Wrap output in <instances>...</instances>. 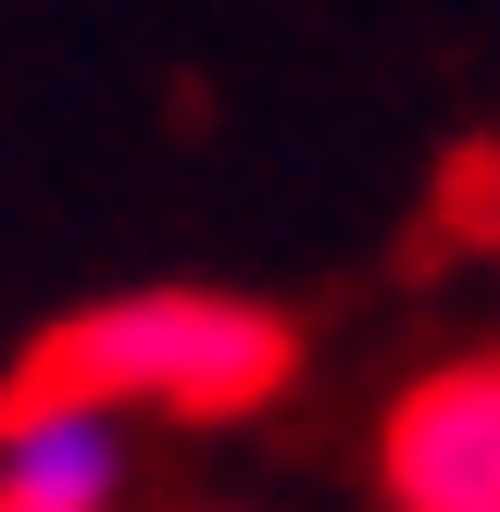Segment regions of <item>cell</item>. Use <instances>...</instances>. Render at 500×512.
<instances>
[{
    "instance_id": "2",
    "label": "cell",
    "mask_w": 500,
    "mask_h": 512,
    "mask_svg": "<svg viewBox=\"0 0 500 512\" xmlns=\"http://www.w3.org/2000/svg\"><path fill=\"white\" fill-rule=\"evenodd\" d=\"M375 488H388V512H500V350L438 363L388 400Z\"/></svg>"
},
{
    "instance_id": "3",
    "label": "cell",
    "mask_w": 500,
    "mask_h": 512,
    "mask_svg": "<svg viewBox=\"0 0 500 512\" xmlns=\"http://www.w3.org/2000/svg\"><path fill=\"white\" fill-rule=\"evenodd\" d=\"M0 488H13L25 512H113V488H125V413L13 388L0 400Z\"/></svg>"
},
{
    "instance_id": "4",
    "label": "cell",
    "mask_w": 500,
    "mask_h": 512,
    "mask_svg": "<svg viewBox=\"0 0 500 512\" xmlns=\"http://www.w3.org/2000/svg\"><path fill=\"white\" fill-rule=\"evenodd\" d=\"M0 512H25V500H13V488H0Z\"/></svg>"
},
{
    "instance_id": "1",
    "label": "cell",
    "mask_w": 500,
    "mask_h": 512,
    "mask_svg": "<svg viewBox=\"0 0 500 512\" xmlns=\"http://www.w3.org/2000/svg\"><path fill=\"white\" fill-rule=\"evenodd\" d=\"M13 388L213 425V413H250V400L288 388V325L263 300H238V288H113V300L50 325Z\"/></svg>"
}]
</instances>
